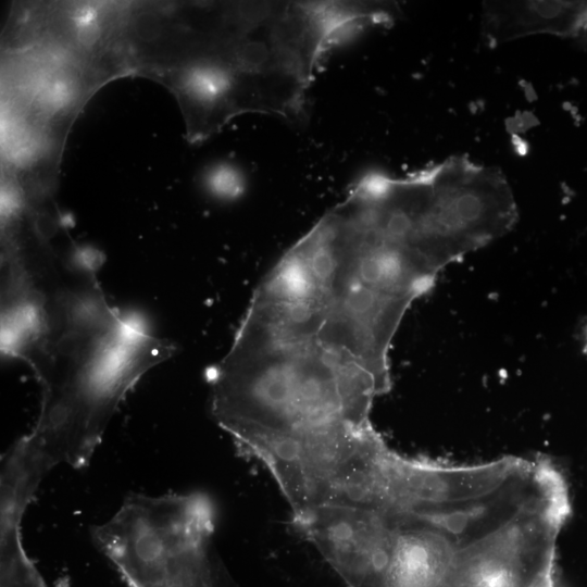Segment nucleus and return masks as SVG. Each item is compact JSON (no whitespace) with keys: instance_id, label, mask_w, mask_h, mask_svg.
<instances>
[{"instance_id":"f257e3e1","label":"nucleus","mask_w":587,"mask_h":587,"mask_svg":"<svg viewBox=\"0 0 587 587\" xmlns=\"http://www.w3.org/2000/svg\"><path fill=\"white\" fill-rule=\"evenodd\" d=\"M47 291L45 329L24 360L41 387L39 415L1 470L30 494L59 464L86 466L126 394L175 351L109 305L91 266L63 265Z\"/></svg>"},{"instance_id":"f03ea898","label":"nucleus","mask_w":587,"mask_h":587,"mask_svg":"<svg viewBox=\"0 0 587 587\" xmlns=\"http://www.w3.org/2000/svg\"><path fill=\"white\" fill-rule=\"evenodd\" d=\"M212 11L205 48L185 79L217 125L243 112L299 118L329 51L354 33L390 25L397 8L370 1H250Z\"/></svg>"},{"instance_id":"7ed1b4c3","label":"nucleus","mask_w":587,"mask_h":587,"mask_svg":"<svg viewBox=\"0 0 587 587\" xmlns=\"http://www.w3.org/2000/svg\"><path fill=\"white\" fill-rule=\"evenodd\" d=\"M389 389L313 351L235 337L211 377V409L240 447L261 437L369 425L374 399Z\"/></svg>"},{"instance_id":"20e7f679","label":"nucleus","mask_w":587,"mask_h":587,"mask_svg":"<svg viewBox=\"0 0 587 587\" xmlns=\"http://www.w3.org/2000/svg\"><path fill=\"white\" fill-rule=\"evenodd\" d=\"M292 521L349 587H384L391 549L384 510L320 504Z\"/></svg>"},{"instance_id":"39448f33","label":"nucleus","mask_w":587,"mask_h":587,"mask_svg":"<svg viewBox=\"0 0 587 587\" xmlns=\"http://www.w3.org/2000/svg\"><path fill=\"white\" fill-rule=\"evenodd\" d=\"M482 28L490 46L542 34L587 37V1H488Z\"/></svg>"},{"instance_id":"423d86ee","label":"nucleus","mask_w":587,"mask_h":587,"mask_svg":"<svg viewBox=\"0 0 587 587\" xmlns=\"http://www.w3.org/2000/svg\"><path fill=\"white\" fill-rule=\"evenodd\" d=\"M21 537V530L1 532V587H45Z\"/></svg>"},{"instance_id":"0eeeda50","label":"nucleus","mask_w":587,"mask_h":587,"mask_svg":"<svg viewBox=\"0 0 587 587\" xmlns=\"http://www.w3.org/2000/svg\"><path fill=\"white\" fill-rule=\"evenodd\" d=\"M212 190L220 196H238L242 189V180L239 173L229 166L214 168L209 177Z\"/></svg>"}]
</instances>
